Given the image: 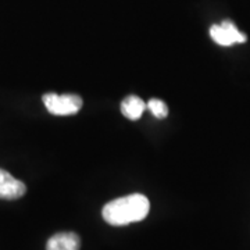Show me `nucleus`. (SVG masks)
Returning a JSON list of instances; mask_svg holds the SVG:
<instances>
[{"instance_id": "5", "label": "nucleus", "mask_w": 250, "mask_h": 250, "mask_svg": "<svg viewBox=\"0 0 250 250\" xmlns=\"http://www.w3.org/2000/svg\"><path fill=\"white\" fill-rule=\"evenodd\" d=\"M81 239L75 232H60L53 235L47 243L46 250H80Z\"/></svg>"}, {"instance_id": "3", "label": "nucleus", "mask_w": 250, "mask_h": 250, "mask_svg": "<svg viewBox=\"0 0 250 250\" xmlns=\"http://www.w3.org/2000/svg\"><path fill=\"white\" fill-rule=\"evenodd\" d=\"M210 36L220 46H232L235 43H245L248 41L246 35L242 34L229 20H225L221 24H215L210 28Z\"/></svg>"}, {"instance_id": "7", "label": "nucleus", "mask_w": 250, "mask_h": 250, "mask_svg": "<svg viewBox=\"0 0 250 250\" xmlns=\"http://www.w3.org/2000/svg\"><path fill=\"white\" fill-rule=\"evenodd\" d=\"M147 107L149 110L152 111V114L156 118H166L167 114H168V107H167V104L160 100V99H150L149 102H147Z\"/></svg>"}, {"instance_id": "6", "label": "nucleus", "mask_w": 250, "mask_h": 250, "mask_svg": "<svg viewBox=\"0 0 250 250\" xmlns=\"http://www.w3.org/2000/svg\"><path fill=\"white\" fill-rule=\"evenodd\" d=\"M146 108V104L143 102L142 99L135 96V95H131L128 98H125L121 103V111L126 118L129 120H139L142 117L143 111Z\"/></svg>"}, {"instance_id": "2", "label": "nucleus", "mask_w": 250, "mask_h": 250, "mask_svg": "<svg viewBox=\"0 0 250 250\" xmlns=\"http://www.w3.org/2000/svg\"><path fill=\"white\" fill-rule=\"evenodd\" d=\"M43 103L50 114L54 116H71L78 113L82 107V99L78 95H43Z\"/></svg>"}, {"instance_id": "1", "label": "nucleus", "mask_w": 250, "mask_h": 250, "mask_svg": "<svg viewBox=\"0 0 250 250\" xmlns=\"http://www.w3.org/2000/svg\"><path fill=\"white\" fill-rule=\"evenodd\" d=\"M150 210L149 199L141 193H134L108 202L103 207L102 215L104 221L113 227H124L128 224L145 220Z\"/></svg>"}, {"instance_id": "4", "label": "nucleus", "mask_w": 250, "mask_h": 250, "mask_svg": "<svg viewBox=\"0 0 250 250\" xmlns=\"http://www.w3.org/2000/svg\"><path fill=\"white\" fill-rule=\"evenodd\" d=\"M27 187L20 179L14 178L10 172L0 168V199L16 200L25 195Z\"/></svg>"}]
</instances>
